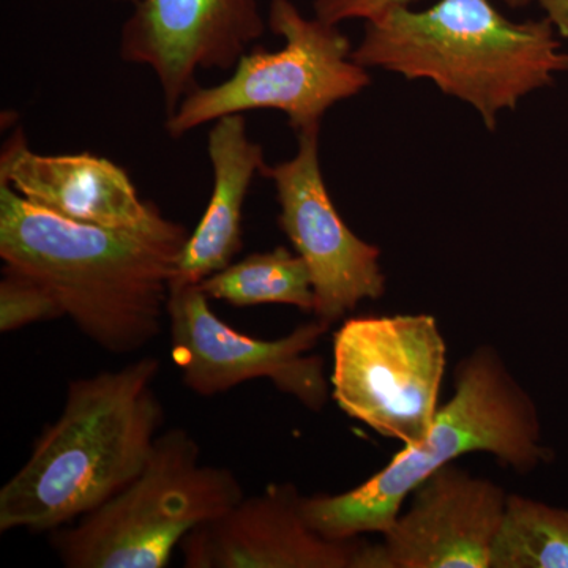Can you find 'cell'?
<instances>
[{
	"label": "cell",
	"mask_w": 568,
	"mask_h": 568,
	"mask_svg": "<svg viewBox=\"0 0 568 568\" xmlns=\"http://www.w3.org/2000/svg\"><path fill=\"white\" fill-rule=\"evenodd\" d=\"M189 230L162 211L136 227L61 219L0 183V257L44 284L78 331L112 354H133L163 331Z\"/></svg>",
	"instance_id": "obj_1"
},
{
	"label": "cell",
	"mask_w": 568,
	"mask_h": 568,
	"mask_svg": "<svg viewBox=\"0 0 568 568\" xmlns=\"http://www.w3.org/2000/svg\"><path fill=\"white\" fill-rule=\"evenodd\" d=\"M111 2H115V3H130V6H134V3L138 2V0H111Z\"/></svg>",
	"instance_id": "obj_21"
},
{
	"label": "cell",
	"mask_w": 568,
	"mask_h": 568,
	"mask_svg": "<svg viewBox=\"0 0 568 568\" xmlns=\"http://www.w3.org/2000/svg\"><path fill=\"white\" fill-rule=\"evenodd\" d=\"M244 496L233 470L201 463L186 429H168L140 476L74 525L52 530V547L69 568H164L183 538Z\"/></svg>",
	"instance_id": "obj_5"
},
{
	"label": "cell",
	"mask_w": 568,
	"mask_h": 568,
	"mask_svg": "<svg viewBox=\"0 0 568 568\" xmlns=\"http://www.w3.org/2000/svg\"><path fill=\"white\" fill-rule=\"evenodd\" d=\"M207 153L213 170L211 201L183 246L173 282L200 284L234 263L244 246V205L254 175L265 166L263 145L248 136L244 114H230L213 123Z\"/></svg>",
	"instance_id": "obj_14"
},
{
	"label": "cell",
	"mask_w": 568,
	"mask_h": 568,
	"mask_svg": "<svg viewBox=\"0 0 568 568\" xmlns=\"http://www.w3.org/2000/svg\"><path fill=\"white\" fill-rule=\"evenodd\" d=\"M503 2L510 9H523V7H528L529 3L536 2V0H503Z\"/></svg>",
	"instance_id": "obj_20"
},
{
	"label": "cell",
	"mask_w": 568,
	"mask_h": 568,
	"mask_svg": "<svg viewBox=\"0 0 568 568\" xmlns=\"http://www.w3.org/2000/svg\"><path fill=\"white\" fill-rule=\"evenodd\" d=\"M201 287L209 298L239 306L282 304L315 312V291L308 265L284 246L253 253L216 272Z\"/></svg>",
	"instance_id": "obj_15"
},
{
	"label": "cell",
	"mask_w": 568,
	"mask_h": 568,
	"mask_svg": "<svg viewBox=\"0 0 568 568\" xmlns=\"http://www.w3.org/2000/svg\"><path fill=\"white\" fill-rule=\"evenodd\" d=\"M0 280V332L20 331L22 327L65 316L62 305L44 284L32 276L3 265Z\"/></svg>",
	"instance_id": "obj_17"
},
{
	"label": "cell",
	"mask_w": 568,
	"mask_h": 568,
	"mask_svg": "<svg viewBox=\"0 0 568 568\" xmlns=\"http://www.w3.org/2000/svg\"><path fill=\"white\" fill-rule=\"evenodd\" d=\"M267 26L284 40L282 50L253 48L222 84L193 89L166 118L171 138L179 140L224 115L257 110L283 112L298 133L321 126L325 112L372 82L338 26L306 18L293 0H271Z\"/></svg>",
	"instance_id": "obj_6"
},
{
	"label": "cell",
	"mask_w": 568,
	"mask_h": 568,
	"mask_svg": "<svg viewBox=\"0 0 568 568\" xmlns=\"http://www.w3.org/2000/svg\"><path fill=\"white\" fill-rule=\"evenodd\" d=\"M0 183L43 211L93 226L136 227L159 211L119 164L92 153L41 155L21 129L3 144Z\"/></svg>",
	"instance_id": "obj_13"
},
{
	"label": "cell",
	"mask_w": 568,
	"mask_h": 568,
	"mask_svg": "<svg viewBox=\"0 0 568 568\" xmlns=\"http://www.w3.org/2000/svg\"><path fill=\"white\" fill-rule=\"evenodd\" d=\"M489 568H568V511L508 495Z\"/></svg>",
	"instance_id": "obj_16"
},
{
	"label": "cell",
	"mask_w": 568,
	"mask_h": 568,
	"mask_svg": "<svg viewBox=\"0 0 568 568\" xmlns=\"http://www.w3.org/2000/svg\"><path fill=\"white\" fill-rule=\"evenodd\" d=\"M320 129L297 133L291 160L265 166L280 204L278 224L305 261L315 291L316 320L332 325L364 301L386 293L381 250L354 234L325 185L320 163Z\"/></svg>",
	"instance_id": "obj_9"
},
{
	"label": "cell",
	"mask_w": 568,
	"mask_h": 568,
	"mask_svg": "<svg viewBox=\"0 0 568 568\" xmlns=\"http://www.w3.org/2000/svg\"><path fill=\"white\" fill-rule=\"evenodd\" d=\"M410 496L383 541H365L355 568H489L506 489L450 463Z\"/></svg>",
	"instance_id": "obj_10"
},
{
	"label": "cell",
	"mask_w": 568,
	"mask_h": 568,
	"mask_svg": "<svg viewBox=\"0 0 568 568\" xmlns=\"http://www.w3.org/2000/svg\"><path fill=\"white\" fill-rule=\"evenodd\" d=\"M353 59L365 69L432 81L478 112L488 130L568 71V52L551 22L511 21L491 0H437L365 22Z\"/></svg>",
	"instance_id": "obj_3"
},
{
	"label": "cell",
	"mask_w": 568,
	"mask_h": 568,
	"mask_svg": "<svg viewBox=\"0 0 568 568\" xmlns=\"http://www.w3.org/2000/svg\"><path fill=\"white\" fill-rule=\"evenodd\" d=\"M560 39L568 40V0H536Z\"/></svg>",
	"instance_id": "obj_19"
},
{
	"label": "cell",
	"mask_w": 568,
	"mask_h": 568,
	"mask_svg": "<svg viewBox=\"0 0 568 568\" xmlns=\"http://www.w3.org/2000/svg\"><path fill=\"white\" fill-rule=\"evenodd\" d=\"M267 29L257 0H138L123 22L122 61L153 71L166 115L200 70H231Z\"/></svg>",
	"instance_id": "obj_11"
},
{
	"label": "cell",
	"mask_w": 568,
	"mask_h": 568,
	"mask_svg": "<svg viewBox=\"0 0 568 568\" xmlns=\"http://www.w3.org/2000/svg\"><path fill=\"white\" fill-rule=\"evenodd\" d=\"M446 365L432 315L349 317L334 335L332 398L377 435L417 446L435 424Z\"/></svg>",
	"instance_id": "obj_7"
},
{
	"label": "cell",
	"mask_w": 568,
	"mask_h": 568,
	"mask_svg": "<svg viewBox=\"0 0 568 568\" xmlns=\"http://www.w3.org/2000/svg\"><path fill=\"white\" fill-rule=\"evenodd\" d=\"M487 452L528 474L548 450L537 407L493 346H478L455 368V394L437 409L420 444L405 447L383 470L342 495L305 496L306 521L328 540L386 532L410 493L463 455Z\"/></svg>",
	"instance_id": "obj_4"
},
{
	"label": "cell",
	"mask_w": 568,
	"mask_h": 568,
	"mask_svg": "<svg viewBox=\"0 0 568 568\" xmlns=\"http://www.w3.org/2000/svg\"><path fill=\"white\" fill-rule=\"evenodd\" d=\"M417 0H315V17L328 24L362 20L365 22L383 17L387 11L410 7Z\"/></svg>",
	"instance_id": "obj_18"
},
{
	"label": "cell",
	"mask_w": 568,
	"mask_h": 568,
	"mask_svg": "<svg viewBox=\"0 0 568 568\" xmlns=\"http://www.w3.org/2000/svg\"><path fill=\"white\" fill-rule=\"evenodd\" d=\"M305 496L272 484L244 496L181 544L186 568H355L365 540H328L306 521Z\"/></svg>",
	"instance_id": "obj_12"
},
{
	"label": "cell",
	"mask_w": 568,
	"mask_h": 568,
	"mask_svg": "<svg viewBox=\"0 0 568 568\" xmlns=\"http://www.w3.org/2000/svg\"><path fill=\"white\" fill-rule=\"evenodd\" d=\"M159 358L71 381L58 420L0 489V530L52 532L110 500L140 476L164 420L153 384Z\"/></svg>",
	"instance_id": "obj_2"
},
{
	"label": "cell",
	"mask_w": 568,
	"mask_h": 568,
	"mask_svg": "<svg viewBox=\"0 0 568 568\" xmlns=\"http://www.w3.org/2000/svg\"><path fill=\"white\" fill-rule=\"evenodd\" d=\"M168 323L171 354L193 394L211 398L248 381L267 379L313 413L323 410L332 396L323 358L313 354L331 325L316 317L282 338H253L212 312L201 284L171 282Z\"/></svg>",
	"instance_id": "obj_8"
}]
</instances>
